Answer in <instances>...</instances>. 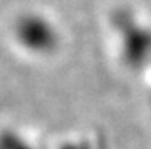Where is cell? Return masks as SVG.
Segmentation results:
<instances>
[{
  "label": "cell",
  "instance_id": "obj_1",
  "mask_svg": "<svg viewBox=\"0 0 151 149\" xmlns=\"http://www.w3.org/2000/svg\"><path fill=\"white\" fill-rule=\"evenodd\" d=\"M15 37L17 41L23 47L32 52H40L46 49V43L49 32L46 28V23H43L37 17H23L15 24Z\"/></svg>",
  "mask_w": 151,
  "mask_h": 149
}]
</instances>
